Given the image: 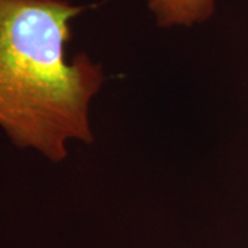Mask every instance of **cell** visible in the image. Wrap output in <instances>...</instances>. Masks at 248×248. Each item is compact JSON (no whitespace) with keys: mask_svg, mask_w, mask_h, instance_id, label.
<instances>
[{"mask_svg":"<svg viewBox=\"0 0 248 248\" xmlns=\"http://www.w3.org/2000/svg\"><path fill=\"white\" fill-rule=\"evenodd\" d=\"M87 7L68 0H0V128L21 149L60 163L66 143L94 141L90 102L105 80L80 53L66 60L72 21Z\"/></svg>","mask_w":248,"mask_h":248,"instance_id":"obj_1","label":"cell"},{"mask_svg":"<svg viewBox=\"0 0 248 248\" xmlns=\"http://www.w3.org/2000/svg\"><path fill=\"white\" fill-rule=\"evenodd\" d=\"M159 27H190L214 14V0H148Z\"/></svg>","mask_w":248,"mask_h":248,"instance_id":"obj_2","label":"cell"}]
</instances>
